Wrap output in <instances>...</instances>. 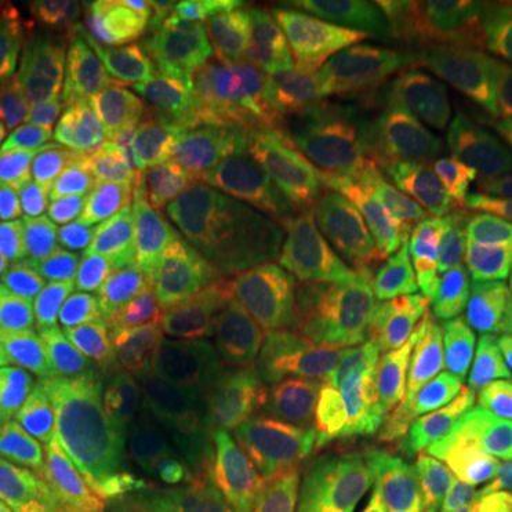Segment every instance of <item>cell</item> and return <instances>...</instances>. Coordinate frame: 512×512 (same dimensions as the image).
I'll use <instances>...</instances> for the list:
<instances>
[{
  "mask_svg": "<svg viewBox=\"0 0 512 512\" xmlns=\"http://www.w3.org/2000/svg\"><path fill=\"white\" fill-rule=\"evenodd\" d=\"M174 66L202 92L234 94L288 72L296 40L256 15L248 0L171 3Z\"/></svg>",
  "mask_w": 512,
  "mask_h": 512,
  "instance_id": "ba28073f",
  "label": "cell"
},
{
  "mask_svg": "<svg viewBox=\"0 0 512 512\" xmlns=\"http://www.w3.org/2000/svg\"><path fill=\"white\" fill-rule=\"evenodd\" d=\"M163 512H202V510H194V507H180V504H168Z\"/></svg>",
  "mask_w": 512,
  "mask_h": 512,
  "instance_id": "b9f144b4",
  "label": "cell"
},
{
  "mask_svg": "<svg viewBox=\"0 0 512 512\" xmlns=\"http://www.w3.org/2000/svg\"><path fill=\"white\" fill-rule=\"evenodd\" d=\"M49 52L35 18L0 12V168L29 151L37 106L46 89Z\"/></svg>",
  "mask_w": 512,
  "mask_h": 512,
  "instance_id": "ffe728a7",
  "label": "cell"
},
{
  "mask_svg": "<svg viewBox=\"0 0 512 512\" xmlns=\"http://www.w3.org/2000/svg\"><path fill=\"white\" fill-rule=\"evenodd\" d=\"M493 302V265L470 254L399 251L367 259L350 282L342 322L365 333L390 365L441 322Z\"/></svg>",
  "mask_w": 512,
  "mask_h": 512,
  "instance_id": "277c9868",
  "label": "cell"
},
{
  "mask_svg": "<svg viewBox=\"0 0 512 512\" xmlns=\"http://www.w3.org/2000/svg\"><path fill=\"white\" fill-rule=\"evenodd\" d=\"M12 262H15V259H12V254H9V251L0 245V285L9 279V274H12Z\"/></svg>",
  "mask_w": 512,
  "mask_h": 512,
  "instance_id": "60d3db41",
  "label": "cell"
},
{
  "mask_svg": "<svg viewBox=\"0 0 512 512\" xmlns=\"http://www.w3.org/2000/svg\"><path fill=\"white\" fill-rule=\"evenodd\" d=\"M160 55L163 49L154 46L134 66L137 100L123 188L128 214L160 200H180L191 188L234 165L222 160L200 117L165 74Z\"/></svg>",
  "mask_w": 512,
  "mask_h": 512,
  "instance_id": "8992f818",
  "label": "cell"
},
{
  "mask_svg": "<svg viewBox=\"0 0 512 512\" xmlns=\"http://www.w3.org/2000/svg\"><path fill=\"white\" fill-rule=\"evenodd\" d=\"M387 365L365 333L339 322L285 342L274 373L285 379L299 410L322 424Z\"/></svg>",
  "mask_w": 512,
  "mask_h": 512,
  "instance_id": "2e32d148",
  "label": "cell"
},
{
  "mask_svg": "<svg viewBox=\"0 0 512 512\" xmlns=\"http://www.w3.org/2000/svg\"><path fill=\"white\" fill-rule=\"evenodd\" d=\"M103 276V262H94L89 256L74 254L66 248H46L29 262H23V268L6 285L0 302H72L83 293L94 291Z\"/></svg>",
  "mask_w": 512,
  "mask_h": 512,
  "instance_id": "83f0119b",
  "label": "cell"
},
{
  "mask_svg": "<svg viewBox=\"0 0 512 512\" xmlns=\"http://www.w3.org/2000/svg\"><path fill=\"white\" fill-rule=\"evenodd\" d=\"M74 302H0V367L40 382L63 353V325Z\"/></svg>",
  "mask_w": 512,
  "mask_h": 512,
  "instance_id": "484cf974",
  "label": "cell"
},
{
  "mask_svg": "<svg viewBox=\"0 0 512 512\" xmlns=\"http://www.w3.org/2000/svg\"><path fill=\"white\" fill-rule=\"evenodd\" d=\"M168 504L202 512H271V456L262 413L194 450L183 487Z\"/></svg>",
  "mask_w": 512,
  "mask_h": 512,
  "instance_id": "e0dca14e",
  "label": "cell"
},
{
  "mask_svg": "<svg viewBox=\"0 0 512 512\" xmlns=\"http://www.w3.org/2000/svg\"><path fill=\"white\" fill-rule=\"evenodd\" d=\"M191 456L165 447L163 441H146L117 456L114 476L120 490L140 501H171L183 487Z\"/></svg>",
  "mask_w": 512,
  "mask_h": 512,
  "instance_id": "f1b7e54d",
  "label": "cell"
},
{
  "mask_svg": "<svg viewBox=\"0 0 512 512\" xmlns=\"http://www.w3.org/2000/svg\"><path fill=\"white\" fill-rule=\"evenodd\" d=\"M0 512H3V510H0Z\"/></svg>",
  "mask_w": 512,
  "mask_h": 512,
  "instance_id": "7bdbcfd3",
  "label": "cell"
},
{
  "mask_svg": "<svg viewBox=\"0 0 512 512\" xmlns=\"http://www.w3.org/2000/svg\"><path fill=\"white\" fill-rule=\"evenodd\" d=\"M126 217L128 208L120 191L106 194L100 200L80 202L60 211L52 242H57V248H66V251L89 256L94 262L106 265L111 239L117 237Z\"/></svg>",
  "mask_w": 512,
  "mask_h": 512,
  "instance_id": "f546056e",
  "label": "cell"
},
{
  "mask_svg": "<svg viewBox=\"0 0 512 512\" xmlns=\"http://www.w3.org/2000/svg\"><path fill=\"white\" fill-rule=\"evenodd\" d=\"M493 305L512 325V259L493 265Z\"/></svg>",
  "mask_w": 512,
  "mask_h": 512,
  "instance_id": "f35d334b",
  "label": "cell"
},
{
  "mask_svg": "<svg viewBox=\"0 0 512 512\" xmlns=\"http://www.w3.org/2000/svg\"><path fill=\"white\" fill-rule=\"evenodd\" d=\"M302 214V231L362 262L399 254L382 165L328 148L305 160L262 171Z\"/></svg>",
  "mask_w": 512,
  "mask_h": 512,
  "instance_id": "52a82bcc",
  "label": "cell"
},
{
  "mask_svg": "<svg viewBox=\"0 0 512 512\" xmlns=\"http://www.w3.org/2000/svg\"><path fill=\"white\" fill-rule=\"evenodd\" d=\"M106 274L131 296L171 308L191 302L214 282L202 242L177 200H160L131 214Z\"/></svg>",
  "mask_w": 512,
  "mask_h": 512,
  "instance_id": "7c38bea8",
  "label": "cell"
},
{
  "mask_svg": "<svg viewBox=\"0 0 512 512\" xmlns=\"http://www.w3.org/2000/svg\"><path fill=\"white\" fill-rule=\"evenodd\" d=\"M282 94L319 148L373 165H382L384 148L427 114L410 49L348 29L305 72L285 80Z\"/></svg>",
  "mask_w": 512,
  "mask_h": 512,
  "instance_id": "3957f363",
  "label": "cell"
},
{
  "mask_svg": "<svg viewBox=\"0 0 512 512\" xmlns=\"http://www.w3.org/2000/svg\"><path fill=\"white\" fill-rule=\"evenodd\" d=\"M504 29V63H501V83L495 92L490 123L512 134V15H501Z\"/></svg>",
  "mask_w": 512,
  "mask_h": 512,
  "instance_id": "8d00e7d4",
  "label": "cell"
},
{
  "mask_svg": "<svg viewBox=\"0 0 512 512\" xmlns=\"http://www.w3.org/2000/svg\"><path fill=\"white\" fill-rule=\"evenodd\" d=\"M359 256L299 231L282 242L262 274V313L276 342L336 325Z\"/></svg>",
  "mask_w": 512,
  "mask_h": 512,
  "instance_id": "5bb4252c",
  "label": "cell"
},
{
  "mask_svg": "<svg viewBox=\"0 0 512 512\" xmlns=\"http://www.w3.org/2000/svg\"><path fill=\"white\" fill-rule=\"evenodd\" d=\"M100 512H157L151 504H140V501H128V498H114L111 504H106Z\"/></svg>",
  "mask_w": 512,
  "mask_h": 512,
  "instance_id": "ab89813d",
  "label": "cell"
},
{
  "mask_svg": "<svg viewBox=\"0 0 512 512\" xmlns=\"http://www.w3.org/2000/svg\"><path fill=\"white\" fill-rule=\"evenodd\" d=\"M268 396V370L231 365L191 367L174 390L160 441L171 450H191L220 439L259 413Z\"/></svg>",
  "mask_w": 512,
  "mask_h": 512,
  "instance_id": "d6986e66",
  "label": "cell"
},
{
  "mask_svg": "<svg viewBox=\"0 0 512 512\" xmlns=\"http://www.w3.org/2000/svg\"><path fill=\"white\" fill-rule=\"evenodd\" d=\"M191 370V356L174 330V308L151 305L146 322L131 333L100 379V399L111 402L126 393L177 390Z\"/></svg>",
  "mask_w": 512,
  "mask_h": 512,
  "instance_id": "44dd1931",
  "label": "cell"
},
{
  "mask_svg": "<svg viewBox=\"0 0 512 512\" xmlns=\"http://www.w3.org/2000/svg\"><path fill=\"white\" fill-rule=\"evenodd\" d=\"M165 74L200 117L211 143L225 160L248 168H279L305 160L316 143L308 123L293 111L282 89L214 94L197 89L171 57L160 55Z\"/></svg>",
  "mask_w": 512,
  "mask_h": 512,
  "instance_id": "8fae6325",
  "label": "cell"
},
{
  "mask_svg": "<svg viewBox=\"0 0 512 512\" xmlns=\"http://www.w3.org/2000/svg\"><path fill=\"white\" fill-rule=\"evenodd\" d=\"M180 211L202 242L214 279H228L251 262H268L291 228L288 202L231 165L180 200Z\"/></svg>",
  "mask_w": 512,
  "mask_h": 512,
  "instance_id": "30bf717a",
  "label": "cell"
},
{
  "mask_svg": "<svg viewBox=\"0 0 512 512\" xmlns=\"http://www.w3.org/2000/svg\"><path fill=\"white\" fill-rule=\"evenodd\" d=\"M37 396L43 407V419L52 427V433L74 436L83 433L86 424L97 416L100 387L69 362H57L37 382Z\"/></svg>",
  "mask_w": 512,
  "mask_h": 512,
  "instance_id": "d6a6232c",
  "label": "cell"
},
{
  "mask_svg": "<svg viewBox=\"0 0 512 512\" xmlns=\"http://www.w3.org/2000/svg\"><path fill=\"white\" fill-rule=\"evenodd\" d=\"M251 9L256 15L274 23L276 29H282L285 35H291L296 43L302 37V29H305V18H302V9L299 3H291V0H248Z\"/></svg>",
  "mask_w": 512,
  "mask_h": 512,
  "instance_id": "74e56055",
  "label": "cell"
},
{
  "mask_svg": "<svg viewBox=\"0 0 512 512\" xmlns=\"http://www.w3.org/2000/svg\"><path fill=\"white\" fill-rule=\"evenodd\" d=\"M43 441L52 512H100L117 498V458L97 433H49Z\"/></svg>",
  "mask_w": 512,
  "mask_h": 512,
  "instance_id": "cb8c5ba5",
  "label": "cell"
},
{
  "mask_svg": "<svg viewBox=\"0 0 512 512\" xmlns=\"http://www.w3.org/2000/svg\"><path fill=\"white\" fill-rule=\"evenodd\" d=\"M0 510L52 512L43 439L0 444Z\"/></svg>",
  "mask_w": 512,
  "mask_h": 512,
  "instance_id": "4dcf8cb0",
  "label": "cell"
},
{
  "mask_svg": "<svg viewBox=\"0 0 512 512\" xmlns=\"http://www.w3.org/2000/svg\"><path fill=\"white\" fill-rule=\"evenodd\" d=\"M302 18H305V29L296 43V55L302 66H311L319 57L328 52V46L342 35V29L348 26L353 3H336V0H305L299 3Z\"/></svg>",
  "mask_w": 512,
  "mask_h": 512,
  "instance_id": "e575fe53",
  "label": "cell"
},
{
  "mask_svg": "<svg viewBox=\"0 0 512 512\" xmlns=\"http://www.w3.org/2000/svg\"><path fill=\"white\" fill-rule=\"evenodd\" d=\"M43 407L32 379L0 367V439L32 441L43 433Z\"/></svg>",
  "mask_w": 512,
  "mask_h": 512,
  "instance_id": "836d02e7",
  "label": "cell"
},
{
  "mask_svg": "<svg viewBox=\"0 0 512 512\" xmlns=\"http://www.w3.org/2000/svg\"><path fill=\"white\" fill-rule=\"evenodd\" d=\"M57 217L32 151L0 168V245L15 262H29L55 239Z\"/></svg>",
  "mask_w": 512,
  "mask_h": 512,
  "instance_id": "d4e9b609",
  "label": "cell"
},
{
  "mask_svg": "<svg viewBox=\"0 0 512 512\" xmlns=\"http://www.w3.org/2000/svg\"><path fill=\"white\" fill-rule=\"evenodd\" d=\"M174 390H154V393H126L111 402L100 404L94 424L97 436L109 447H140L151 436L163 433L168 410H171Z\"/></svg>",
  "mask_w": 512,
  "mask_h": 512,
  "instance_id": "1f68e13d",
  "label": "cell"
},
{
  "mask_svg": "<svg viewBox=\"0 0 512 512\" xmlns=\"http://www.w3.org/2000/svg\"><path fill=\"white\" fill-rule=\"evenodd\" d=\"M174 330L191 356V367L231 365L274 373L282 362L285 345L268 333L254 302L220 279L174 308Z\"/></svg>",
  "mask_w": 512,
  "mask_h": 512,
  "instance_id": "ac0fdd59",
  "label": "cell"
},
{
  "mask_svg": "<svg viewBox=\"0 0 512 512\" xmlns=\"http://www.w3.org/2000/svg\"><path fill=\"white\" fill-rule=\"evenodd\" d=\"M60 23L69 40L94 55L140 57L157 46L163 6L143 0H74L60 6Z\"/></svg>",
  "mask_w": 512,
  "mask_h": 512,
  "instance_id": "603a6c76",
  "label": "cell"
},
{
  "mask_svg": "<svg viewBox=\"0 0 512 512\" xmlns=\"http://www.w3.org/2000/svg\"><path fill=\"white\" fill-rule=\"evenodd\" d=\"M493 6L478 0H365L353 3L350 35L376 43H404L447 23L487 15Z\"/></svg>",
  "mask_w": 512,
  "mask_h": 512,
  "instance_id": "4316f807",
  "label": "cell"
},
{
  "mask_svg": "<svg viewBox=\"0 0 512 512\" xmlns=\"http://www.w3.org/2000/svg\"><path fill=\"white\" fill-rule=\"evenodd\" d=\"M402 365L512 419V325L493 302L441 322Z\"/></svg>",
  "mask_w": 512,
  "mask_h": 512,
  "instance_id": "9a60e30c",
  "label": "cell"
},
{
  "mask_svg": "<svg viewBox=\"0 0 512 512\" xmlns=\"http://www.w3.org/2000/svg\"><path fill=\"white\" fill-rule=\"evenodd\" d=\"M325 512H404L399 504H393L387 495L370 481L367 476H359L348 481L339 493L333 495Z\"/></svg>",
  "mask_w": 512,
  "mask_h": 512,
  "instance_id": "d590c367",
  "label": "cell"
},
{
  "mask_svg": "<svg viewBox=\"0 0 512 512\" xmlns=\"http://www.w3.org/2000/svg\"><path fill=\"white\" fill-rule=\"evenodd\" d=\"M330 427L404 512H512V421L413 367H382Z\"/></svg>",
  "mask_w": 512,
  "mask_h": 512,
  "instance_id": "6da1fadb",
  "label": "cell"
},
{
  "mask_svg": "<svg viewBox=\"0 0 512 512\" xmlns=\"http://www.w3.org/2000/svg\"><path fill=\"white\" fill-rule=\"evenodd\" d=\"M262 419L271 456V512H325L333 495L362 476L325 424L299 410L279 373L268 376Z\"/></svg>",
  "mask_w": 512,
  "mask_h": 512,
  "instance_id": "4fadbf2b",
  "label": "cell"
},
{
  "mask_svg": "<svg viewBox=\"0 0 512 512\" xmlns=\"http://www.w3.org/2000/svg\"><path fill=\"white\" fill-rule=\"evenodd\" d=\"M151 302H143L126 291L94 288L74 302L63 325V353L69 365L86 373L97 387L131 333L146 322Z\"/></svg>",
  "mask_w": 512,
  "mask_h": 512,
  "instance_id": "7402d4cb",
  "label": "cell"
},
{
  "mask_svg": "<svg viewBox=\"0 0 512 512\" xmlns=\"http://www.w3.org/2000/svg\"><path fill=\"white\" fill-rule=\"evenodd\" d=\"M410 57L430 120L453 128L490 123L504 63L498 15L487 12L421 32L410 40Z\"/></svg>",
  "mask_w": 512,
  "mask_h": 512,
  "instance_id": "9c48e42d",
  "label": "cell"
},
{
  "mask_svg": "<svg viewBox=\"0 0 512 512\" xmlns=\"http://www.w3.org/2000/svg\"><path fill=\"white\" fill-rule=\"evenodd\" d=\"M399 251L512 259V134L419 120L382 154Z\"/></svg>",
  "mask_w": 512,
  "mask_h": 512,
  "instance_id": "7a4b0ae2",
  "label": "cell"
},
{
  "mask_svg": "<svg viewBox=\"0 0 512 512\" xmlns=\"http://www.w3.org/2000/svg\"><path fill=\"white\" fill-rule=\"evenodd\" d=\"M134 80L126 74L69 72L46 94L32 148L57 214L114 194L126 177Z\"/></svg>",
  "mask_w": 512,
  "mask_h": 512,
  "instance_id": "5b68a950",
  "label": "cell"
}]
</instances>
